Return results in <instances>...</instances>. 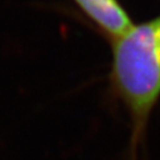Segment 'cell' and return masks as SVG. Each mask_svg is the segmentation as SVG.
I'll use <instances>...</instances> for the list:
<instances>
[{
	"label": "cell",
	"instance_id": "cell-1",
	"mask_svg": "<svg viewBox=\"0 0 160 160\" xmlns=\"http://www.w3.org/2000/svg\"><path fill=\"white\" fill-rule=\"evenodd\" d=\"M110 42L109 83L129 114L131 154L134 157L160 98V16L133 25Z\"/></svg>",
	"mask_w": 160,
	"mask_h": 160
},
{
	"label": "cell",
	"instance_id": "cell-2",
	"mask_svg": "<svg viewBox=\"0 0 160 160\" xmlns=\"http://www.w3.org/2000/svg\"><path fill=\"white\" fill-rule=\"evenodd\" d=\"M88 19L96 25L109 40L131 29L134 24L119 0H72Z\"/></svg>",
	"mask_w": 160,
	"mask_h": 160
}]
</instances>
